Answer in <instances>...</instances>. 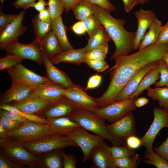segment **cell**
<instances>
[{
	"instance_id": "59",
	"label": "cell",
	"mask_w": 168,
	"mask_h": 168,
	"mask_svg": "<svg viewBox=\"0 0 168 168\" xmlns=\"http://www.w3.org/2000/svg\"><path fill=\"white\" fill-rule=\"evenodd\" d=\"M47 6V2L45 0H38L36 2H35L30 6L34 7L38 12L44 9L46 6Z\"/></svg>"
},
{
	"instance_id": "12",
	"label": "cell",
	"mask_w": 168,
	"mask_h": 168,
	"mask_svg": "<svg viewBox=\"0 0 168 168\" xmlns=\"http://www.w3.org/2000/svg\"><path fill=\"white\" fill-rule=\"evenodd\" d=\"M106 125L108 132L111 135L123 140L130 136L136 135L134 117L132 112Z\"/></svg>"
},
{
	"instance_id": "10",
	"label": "cell",
	"mask_w": 168,
	"mask_h": 168,
	"mask_svg": "<svg viewBox=\"0 0 168 168\" xmlns=\"http://www.w3.org/2000/svg\"><path fill=\"white\" fill-rule=\"evenodd\" d=\"M12 82H20L35 88L45 83L51 82L45 76L39 75L27 69L21 63L7 69Z\"/></svg>"
},
{
	"instance_id": "46",
	"label": "cell",
	"mask_w": 168,
	"mask_h": 168,
	"mask_svg": "<svg viewBox=\"0 0 168 168\" xmlns=\"http://www.w3.org/2000/svg\"><path fill=\"white\" fill-rule=\"evenodd\" d=\"M63 168H75L77 162L76 157L71 154H66L63 152L62 154Z\"/></svg>"
},
{
	"instance_id": "4",
	"label": "cell",
	"mask_w": 168,
	"mask_h": 168,
	"mask_svg": "<svg viewBox=\"0 0 168 168\" xmlns=\"http://www.w3.org/2000/svg\"><path fill=\"white\" fill-rule=\"evenodd\" d=\"M22 143L28 150L37 156L56 150H64L68 147H79L68 136L58 135H49Z\"/></svg>"
},
{
	"instance_id": "47",
	"label": "cell",
	"mask_w": 168,
	"mask_h": 168,
	"mask_svg": "<svg viewBox=\"0 0 168 168\" xmlns=\"http://www.w3.org/2000/svg\"><path fill=\"white\" fill-rule=\"evenodd\" d=\"M92 4L97 5L110 13L115 11L114 6L109 0H86Z\"/></svg>"
},
{
	"instance_id": "34",
	"label": "cell",
	"mask_w": 168,
	"mask_h": 168,
	"mask_svg": "<svg viewBox=\"0 0 168 168\" xmlns=\"http://www.w3.org/2000/svg\"><path fill=\"white\" fill-rule=\"evenodd\" d=\"M0 109L9 111L27 120L43 124H47L48 123V119L47 118L38 115H32L26 113L15 106L9 104L1 105Z\"/></svg>"
},
{
	"instance_id": "39",
	"label": "cell",
	"mask_w": 168,
	"mask_h": 168,
	"mask_svg": "<svg viewBox=\"0 0 168 168\" xmlns=\"http://www.w3.org/2000/svg\"><path fill=\"white\" fill-rule=\"evenodd\" d=\"M23 60L15 55L6 53L5 56L0 59V70H6L14 66L21 63Z\"/></svg>"
},
{
	"instance_id": "42",
	"label": "cell",
	"mask_w": 168,
	"mask_h": 168,
	"mask_svg": "<svg viewBox=\"0 0 168 168\" xmlns=\"http://www.w3.org/2000/svg\"><path fill=\"white\" fill-rule=\"evenodd\" d=\"M158 68L160 74V80L155 84V87L168 86V68L161 60L158 61Z\"/></svg>"
},
{
	"instance_id": "22",
	"label": "cell",
	"mask_w": 168,
	"mask_h": 168,
	"mask_svg": "<svg viewBox=\"0 0 168 168\" xmlns=\"http://www.w3.org/2000/svg\"><path fill=\"white\" fill-rule=\"evenodd\" d=\"M47 119L48 130L50 135L68 136L81 127L78 123L68 117Z\"/></svg>"
},
{
	"instance_id": "62",
	"label": "cell",
	"mask_w": 168,
	"mask_h": 168,
	"mask_svg": "<svg viewBox=\"0 0 168 168\" xmlns=\"http://www.w3.org/2000/svg\"><path fill=\"white\" fill-rule=\"evenodd\" d=\"M161 60L166 66L168 68V51Z\"/></svg>"
},
{
	"instance_id": "5",
	"label": "cell",
	"mask_w": 168,
	"mask_h": 168,
	"mask_svg": "<svg viewBox=\"0 0 168 168\" xmlns=\"http://www.w3.org/2000/svg\"><path fill=\"white\" fill-rule=\"evenodd\" d=\"M0 152L17 165L33 168L39 166L38 157L28 150L22 142L9 139L0 142Z\"/></svg>"
},
{
	"instance_id": "27",
	"label": "cell",
	"mask_w": 168,
	"mask_h": 168,
	"mask_svg": "<svg viewBox=\"0 0 168 168\" xmlns=\"http://www.w3.org/2000/svg\"><path fill=\"white\" fill-rule=\"evenodd\" d=\"M64 149L54 151L39 156V166L44 168H62Z\"/></svg>"
},
{
	"instance_id": "17",
	"label": "cell",
	"mask_w": 168,
	"mask_h": 168,
	"mask_svg": "<svg viewBox=\"0 0 168 168\" xmlns=\"http://www.w3.org/2000/svg\"><path fill=\"white\" fill-rule=\"evenodd\" d=\"M40 97L35 92L25 99L8 104L26 113L39 116L51 104Z\"/></svg>"
},
{
	"instance_id": "13",
	"label": "cell",
	"mask_w": 168,
	"mask_h": 168,
	"mask_svg": "<svg viewBox=\"0 0 168 168\" xmlns=\"http://www.w3.org/2000/svg\"><path fill=\"white\" fill-rule=\"evenodd\" d=\"M64 96L71 100L79 108L93 112L100 108L96 99L88 95L80 86L66 89Z\"/></svg>"
},
{
	"instance_id": "50",
	"label": "cell",
	"mask_w": 168,
	"mask_h": 168,
	"mask_svg": "<svg viewBox=\"0 0 168 168\" xmlns=\"http://www.w3.org/2000/svg\"><path fill=\"white\" fill-rule=\"evenodd\" d=\"M24 166L17 165L0 153V168H24Z\"/></svg>"
},
{
	"instance_id": "2",
	"label": "cell",
	"mask_w": 168,
	"mask_h": 168,
	"mask_svg": "<svg viewBox=\"0 0 168 168\" xmlns=\"http://www.w3.org/2000/svg\"><path fill=\"white\" fill-rule=\"evenodd\" d=\"M93 11L114 44L115 49L111 59L117 56L127 55L131 50H134L135 32L125 29L124 19L113 17L108 12L95 4H93Z\"/></svg>"
},
{
	"instance_id": "26",
	"label": "cell",
	"mask_w": 168,
	"mask_h": 168,
	"mask_svg": "<svg viewBox=\"0 0 168 168\" xmlns=\"http://www.w3.org/2000/svg\"><path fill=\"white\" fill-rule=\"evenodd\" d=\"M52 29L63 51L74 49L67 38V28L63 22L61 16L52 21Z\"/></svg>"
},
{
	"instance_id": "18",
	"label": "cell",
	"mask_w": 168,
	"mask_h": 168,
	"mask_svg": "<svg viewBox=\"0 0 168 168\" xmlns=\"http://www.w3.org/2000/svg\"><path fill=\"white\" fill-rule=\"evenodd\" d=\"M35 88L25 83L12 82L10 87L1 96L0 105L23 100L34 93Z\"/></svg>"
},
{
	"instance_id": "58",
	"label": "cell",
	"mask_w": 168,
	"mask_h": 168,
	"mask_svg": "<svg viewBox=\"0 0 168 168\" xmlns=\"http://www.w3.org/2000/svg\"><path fill=\"white\" fill-rule=\"evenodd\" d=\"M80 0H61L66 12L72 9L75 4Z\"/></svg>"
},
{
	"instance_id": "48",
	"label": "cell",
	"mask_w": 168,
	"mask_h": 168,
	"mask_svg": "<svg viewBox=\"0 0 168 168\" xmlns=\"http://www.w3.org/2000/svg\"><path fill=\"white\" fill-rule=\"evenodd\" d=\"M125 141L126 145L133 150L142 146L141 138H139L136 135H133L128 137Z\"/></svg>"
},
{
	"instance_id": "57",
	"label": "cell",
	"mask_w": 168,
	"mask_h": 168,
	"mask_svg": "<svg viewBox=\"0 0 168 168\" xmlns=\"http://www.w3.org/2000/svg\"><path fill=\"white\" fill-rule=\"evenodd\" d=\"M125 12L128 13L138 3L135 0H123Z\"/></svg>"
},
{
	"instance_id": "54",
	"label": "cell",
	"mask_w": 168,
	"mask_h": 168,
	"mask_svg": "<svg viewBox=\"0 0 168 168\" xmlns=\"http://www.w3.org/2000/svg\"><path fill=\"white\" fill-rule=\"evenodd\" d=\"M37 0H16L12 5L16 9H22L24 10L30 7V6Z\"/></svg>"
},
{
	"instance_id": "44",
	"label": "cell",
	"mask_w": 168,
	"mask_h": 168,
	"mask_svg": "<svg viewBox=\"0 0 168 168\" xmlns=\"http://www.w3.org/2000/svg\"><path fill=\"white\" fill-rule=\"evenodd\" d=\"M84 62L91 68L98 72H102L109 67L107 63L105 60L84 59Z\"/></svg>"
},
{
	"instance_id": "36",
	"label": "cell",
	"mask_w": 168,
	"mask_h": 168,
	"mask_svg": "<svg viewBox=\"0 0 168 168\" xmlns=\"http://www.w3.org/2000/svg\"><path fill=\"white\" fill-rule=\"evenodd\" d=\"M144 159V162L152 165L157 168H168V161L155 152L150 153L145 152Z\"/></svg>"
},
{
	"instance_id": "30",
	"label": "cell",
	"mask_w": 168,
	"mask_h": 168,
	"mask_svg": "<svg viewBox=\"0 0 168 168\" xmlns=\"http://www.w3.org/2000/svg\"><path fill=\"white\" fill-rule=\"evenodd\" d=\"M112 39L102 25L93 35L89 38L87 44L85 47L87 52L89 51L100 46L108 44Z\"/></svg>"
},
{
	"instance_id": "25",
	"label": "cell",
	"mask_w": 168,
	"mask_h": 168,
	"mask_svg": "<svg viewBox=\"0 0 168 168\" xmlns=\"http://www.w3.org/2000/svg\"><path fill=\"white\" fill-rule=\"evenodd\" d=\"M86 51L85 48L63 51L51 61L54 64L67 63L79 65L84 62Z\"/></svg>"
},
{
	"instance_id": "49",
	"label": "cell",
	"mask_w": 168,
	"mask_h": 168,
	"mask_svg": "<svg viewBox=\"0 0 168 168\" xmlns=\"http://www.w3.org/2000/svg\"><path fill=\"white\" fill-rule=\"evenodd\" d=\"M153 150L155 153L164 157L168 161V137L160 146L153 148Z\"/></svg>"
},
{
	"instance_id": "29",
	"label": "cell",
	"mask_w": 168,
	"mask_h": 168,
	"mask_svg": "<svg viewBox=\"0 0 168 168\" xmlns=\"http://www.w3.org/2000/svg\"><path fill=\"white\" fill-rule=\"evenodd\" d=\"M160 78V74L158 67L149 70L145 75L136 90L128 98L138 97L143 91L155 84Z\"/></svg>"
},
{
	"instance_id": "55",
	"label": "cell",
	"mask_w": 168,
	"mask_h": 168,
	"mask_svg": "<svg viewBox=\"0 0 168 168\" xmlns=\"http://www.w3.org/2000/svg\"><path fill=\"white\" fill-rule=\"evenodd\" d=\"M71 29L75 33L78 35L83 34L86 32V28L82 21H80L72 25Z\"/></svg>"
},
{
	"instance_id": "8",
	"label": "cell",
	"mask_w": 168,
	"mask_h": 168,
	"mask_svg": "<svg viewBox=\"0 0 168 168\" xmlns=\"http://www.w3.org/2000/svg\"><path fill=\"white\" fill-rule=\"evenodd\" d=\"M4 50L6 53L15 55L23 60H31L39 65L42 63L40 41L35 39L27 44L21 43L18 39H16L7 44Z\"/></svg>"
},
{
	"instance_id": "6",
	"label": "cell",
	"mask_w": 168,
	"mask_h": 168,
	"mask_svg": "<svg viewBox=\"0 0 168 168\" xmlns=\"http://www.w3.org/2000/svg\"><path fill=\"white\" fill-rule=\"evenodd\" d=\"M8 139L22 142L35 140L50 135L47 124L27 120L15 131L8 133Z\"/></svg>"
},
{
	"instance_id": "24",
	"label": "cell",
	"mask_w": 168,
	"mask_h": 168,
	"mask_svg": "<svg viewBox=\"0 0 168 168\" xmlns=\"http://www.w3.org/2000/svg\"><path fill=\"white\" fill-rule=\"evenodd\" d=\"M40 44L42 52L51 60L63 52L53 30L40 41Z\"/></svg>"
},
{
	"instance_id": "64",
	"label": "cell",
	"mask_w": 168,
	"mask_h": 168,
	"mask_svg": "<svg viewBox=\"0 0 168 168\" xmlns=\"http://www.w3.org/2000/svg\"><path fill=\"white\" fill-rule=\"evenodd\" d=\"M4 0H0L1 3V8H2V4L4 2Z\"/></svg>"
},
{
	"instance_id": "1",
	"label": "cell",
	"mask_w": 168,
	"mask_h": 168,
	"mask_svg": "<svg viewBox=\"0 0 168 168\" xmlns=\"http://www.w3.org/2000/svg\"><path fill=\"white\" fill-rule=\"evenodd\" d=\"M168 51V43L153 44L131 54L116 57L104 93L96 98L100 108L115 102L118 96L135 73L145 65L161 60Z\"/></svg>"
},
{
	"instance_id": "38",
	"label": "cell",
	"mask_w": 168,
	"mask_h": 168,
	"mask_svg": "<svg viewBox=\"0 0 168 168\" xmlns=\"http://www.w3.org/2000/svg\"><path fill=\"white\" fill-rule=\"evenodd\" d=\"M108 50V44L100 46L87 52L84 59L104 60Z\"/></svg>"
},
{
	"instance_id": "43",
	"label": "cell",
	"mask_w": 168,
	"mask_h": 168,
	"mask_svg": "<svg viewBox=\"0 0 168 168\" xmlns=\"http://www.w3.org/2000/svg\"><path fill=\"white\" fill-rule=\"evenodd\" d=\"M0 122L8 133L17 130L20 128L24 123L11 119L3 116H0Z\"/></svg>"
},
{
	"instance_id": "51",
	"label": "cell",
	"mask_w": 168,
	"mask_h": 168,
	"mask_svg": "<svg viewBox=\"0 0 168 168\" xmlns=\"http://www.w3.org/2000/svg\"><path fill=\"white\" fill-rule=\"evenodd\" d=\"M102 76L96 74L91 77L88 81L85 91L98 87L101 82Z\"/></svg>"
},
{
	"instance_id": "35",
	"label": "cell",
	"mask_w": 168,
	"mask_h": 168,
	"mask_svg": "<svg viewBox=\"0 0 168 168\" xmlns=\"http://www.w3.org/2000/svg\"><path fill=\"white\" fill-rule=\"evenodd\" d=\"M109 149L113 159L125 157H132L135 155V152L128 147L126 144L123 145H112Z\"/></svg>"
},
{
	"instance_id": "41",
	"label": "cell",
	"mask_w": 168,
	"mask_h": 168,
	"mask_svg": "<svg viewBox=\"0 0 168 168\" xmlns=\"http://www.w3.org/2000/svg\"><path fill=\"white\" fill-rule=\"evenodd\" d=\"M47 3L52 21L61 16L64 8L61 0H48Z\"/></svg>"
},
{
	"instance_id": "16",
	"label": "cell",
	"mask_w": 168,
	"mask_h": 168,
	"mask_svg": "<svg viewBox=\"0 0 168 168\" xmlns=\"http://www.w3.org/2000/svg\"><path fill=\"white\" fill-rule=\"evenodd\" d=\"M92 163L91 168H116L109 149L104 141L97 145L91 152L89 158Z\"/></svg>"
},
{
	"instance_id": "52",
	"label": "cell",
	"mask_w": 168,
	"mask_h": 168,
	"mask_svg": "<svg viewBox=\"0 0 168 168\" xmlns=\"http://www.w3.org/2000/svg\"><path fill=\"white\" fill-rule=\"evenodd\" d=\"M0 116L5 117L12 120L24 123L27 120L17 114L7 110L0 109Z\"/></svg>"
},
{
	"instance_id": "63",
	"label": "cell",
	"mask_w": 168,
	"mask_h": 168,
	"mask_svg": "<svg viewBox=\"0 0 168 168\" xmlns=\"http://www.w3.org/2000/svg\"><path fill=\"white\" fill-rule=\"evenodd\" d=\"M138 4H143L147 3L148 2V0H135Z\"/></svg>"
},
{
	"instance_id": "33",
	"label": "cell",
	"mask_w": 168,
	"mask_h": 168,
	"mask_svg": "<svg viewBox=\"0 0 168 168\" xmlns=\"http://www.w3.org/2000/svg\"><path fill=\"white\" fill-rule=\"evenodd\" d=\"M35 39L40 41L52 30V22H46L40 20L37 14L31 21Z\"/></svg>"
},
{
	"instance_id": "23",
	"label": "cell",
	"mask_w": 168,
	"mask_h": 168,
	"mask_svg": "<svg viewBox=\"0 0 168 168\" xmlns=\"http://www.w3.org/2000/svg\"><path fill=\"white\" fill-rule=\"evenodd\" d=\"M66 89L59 84L50 82L35 87V92L44 100L53 103L64 96V92Z\"/></svg>"
},
{
	"instance_id": "28",
	"label": "cell",
	"mask_w": 168,
	"mask_h": 168,
	"mask_svg": "<svg viewBox=\"0 0 168 168\" xmlns=\"http://www.w3.org/2000/svg\"><path fill=\"white\" fill-rule=\"evenodd\" d=\"M161 26V21L156 18L153 21L149 28L148 31L145 34L141 40L138 50H141L147 46L156 43Z\"/></svg>"
},
{
	"instance_id": "45",
	"label": "cell",
	"mask_w": 168,
	"mask_h": 168,
	"mask_svg": "<svg viewBox=\"0 0 168 168\" xmlns=\"http://www.w3.org/2000/svg\"><path fill=\"white\" fill-rule=\"evenodd\" d=\"M18 16L16 14H6L1 9L0 11V32L11 23Z\"/></svg>"
},
{
	"instance_id": "53",
	"label": "cell",
	"mask_w": 168,
	"mask_h": 168,
	"mask_svg": "<svg viewBox=\"0 0 168 168\" xmlns=\"http://www.w3.org/2000/svg\"><path fill=\"white\" fill-rule=\"evenodd\" d=\"M157 44L168 43V21L165 25L161 26Z\"/></svg>"
},
{
	"instance_id": "7",
	"label": "cell",
	"mask_w": 168,
	"mask_h": 168,
	"mask_svg": "<svg viewBox=\"0 0 168 168\" xmlns=\"http://www.w3.org/2000/svg\"><path fill=\"white\" fill-rule=\"evenodd\" d=\"M138 98L135 97L115 102L92 112L112 124L134 111L136 108L135 102Z\"/></svg>"
},
{
	"instance_id": "21",
	"label": "cell",
	"mask_w": 168,
	"mask_h": 168,
	"mask_svg": "<svg viewBox=\"0 0 168 168\" xmlns=\"http://www.w3.org/2000/svg\"><path fill=\"white\" fill-rule=\"evenodd\" d=\"M158 61L150 63L138 70L130 79L118 96L115 102L120 101L128 98L129 96L137 89L146 74L151 69L158 67Z\"/></svg>"
},
{
	"instance_id": "3",
	"label": "cell",
	"mask_w": 168,
	"mask_h": 168,
	"mask_svg": "<svg viewBox=\"0 0 168 168\" xmlns=\"http://www.w3.org/2000/svg\"><path fill=\"white\" fill-rule=\"evenodd\" d=\"M68 117L87 131L102 137L112 145L119 146L126 144L124 140L113 136L109 133L105 122V119L91 111L78 108Z\"/></svg>"
},
{
	"instance_id": "60",
	"label": "cell",
	"mask_w": 168,
	"mask_h": 168,
	"mask_svg": "<svg viewBox=\"0 0 168 168\" xmlns=\"http://www.w3.org/2000/svg\"><path fill=\"white\" fill-rule=\"evenodd\" d=\"M149 100L145 97L138 98L135 101V104L136 107H141L146 105Z\"/></svg>"
},
{
	"instance_id": "20",
	"label": "cell",
	"mask_w": 168,
	"mask_h": 168,
	"mask_svg": "<svg viewBox=\"0 0 168 168\" xmlns=\"http://www.w3.org/2000/svg\"><path fill=\"white\" fill-rule=\"evenodd\" d=\"M134 14L138 22L134 41V50H136L138 49L141 40L147 30L156 18V16L152 10H144L141 8L135 12Z\"/></svg>"
},
{
	"instance_id": "37",
	"label": "cell",
	"mask_w": 168,
	"mask_h": 168,
	"mask_svg": "<svg viewBox=\"0 0 168 168\" xmlns=\"http://www.w3.org/2000/svg\"><path fill=\"white\" fill-rule=\"evenodd\" d=\"M116 167L119 168H136L140 161L139 155L138 153L132 157H125L113 159Z\"/></svg>"
},
{
	"instance_id": "11",
	"label": "cell",
	"mask_w": 168,
	"mask_h": 168,
	"mask_svg": "<svg viewBox=\"0 0 168 168\" xmlns=\"http://www.w3.org/2000/svg\"><path fill=\"white\" fill-rule=\"evenodd\" d=\"M68 136L82 151L83 154V161L84 163L89 160L93 148L105 139L100 136L90 134L82 127L71 133Z\"/></svg>"
},
{
	"instance_id": "40",
	"label": "cell",
	"mask_w": 168,
	"mask_h": 168,
	"mask_svg": "<svg viewBox=\"0 0 168 168\" xmlns=\"http://www.w3.org/2000/svg\"><path fill=\"white\" fill-rule=\"evenodd\" d=\"M82 22L89 38L93 35L102 25L98 19L93 14Z\"/></svg>"
},
{
	"instance_id": "9",
	"label": "cell",
	"mask_w": 168,
	"mask_h": 168,
	"mask_svg": "<svg viewBox=\"0 0 168 168\" xmlns=\"http://www.w3.org/2000/svg\"><path fill=\"white\" fill-rule=\"evenodd\" d=\"M154 119L149 128L141 138L146 153L153 152V144L158 133L163 128H168V109L155 107L153 110Z\"/></svg>"
},
{
	"instance_id": "14",
	"label": "cell",
	"mask_w": 168,
	"mask_h": 168,
	"mask_svg": "<svg viewBox=\"0 0 168 168\" xmlns=\"http://www.w3.org/2000/svg\"><path fill=\"white\" fill-rule=\"evenodd\" d=\"M26 11L20 12L17 16L0 32V49H4L11 42L24 34L27 27L22 25Z\"/></svg>"
},
{
	"instance_id": "32",
	"label": "cell",
	"mask_w": 168,
	"mask_h": 168,
	"mask_svg": "<svg viewBox=\"0 0 168 168\" xmlns=\"http://www.w3.org/2000/svg\"><path fill=\"white\" fill-rule=\"evenodd\" d=\"M93 4L86 0H80L72 10L76 18L82 21L93 14Z\"/></svg>"
},
{
	"instance_id": "15",
	"label": "cell",
	"mask_w": 168,
	"mask_h": 168,
	"mask_svg": "<svg viewBox=\"0 0 168 168\" xmlns=\"http://www.w3.org/2000/svg\"><path fill=\"white\" fill-rule=\"evenodd\" d=\"M78 108L71 100L64 96L57 101L51 103L40 116L46 118L69 117Z\"/></svg>"
},
{
	"instance_id": "31",
	"label": "cell",
	"mask_w": 168,
	"mask_h": 168,
	"mask_svg": "<svg viewBox=\"0 0 168 168\" xmlns=\"http://www.w3.org/2000/svg\"><path fill=\"white\" fill-rule=\"evenodd\" d=\"M147 95L154 100H157L161 107L168 109V86L152 88H147Z\"/></svg>"
},
{
	"instance_id": "19",
	"label": "cell",
	"mask_w": 168,
	"mask_h": 168,
	"mask_svg": "<svg viewBox=\"0 0 168 168\" xmlns=\"http://www.w3.org/2000/svg\"><path fill=\"white\" fill-rule=\"evenodd\" d=\"M42 63L46 69L45 77L52 82L59 84L66 89L78 87L73 83L68 76L64 72L57 68L51 60L42 52Z\"/></svg>"
},
{
	"instance_id": "61",
	"label": "cell",
	"mask_w": 168,
	"mask_h": 168,
	"mask_svg": "<svg viewBox=\"0 0 168 168\" xmlns=\"http://www.w3.org/2000/svg\"><path fill=\"white\" fill-rule=\"evenodd\" d=\"M8 139V133L4 129L2 123L0 122V142L4 141Z\"/></svg>"
},
{
	"instance_id": "56",
	"label": "cell",
	"mask_w": 168,
	"mask_h": 168,
	"mask_svg": "<svg viewBox=\"0 0 168 168\" xmlns=\"http://www.w3.org/2000/svg\"><path fill=\"white\" fill-rule=\"evenodd\" d=\"M39 19L41 21L46 22H52L51 16L48 7L38 12L37 14Z\"/></svg>"
}]
</instances>
